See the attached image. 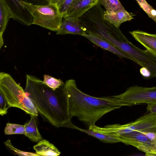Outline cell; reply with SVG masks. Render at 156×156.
Instances as JSON below:
<instances>
[{
    "label": "cell",
    "mask_w": 156,
    "mask_h": 156,
    "mask_svg": "<svg viewBox=\"0 0 156 156\" xmlns=\"http://www.w3.org/2000/svg\"><path fill=\"white\" fill-rule=\"evenodd\" d=\"M30 116L29 121L24 124L25 131L24 135L32 141L39 142L43 139L38 128L37 116L33 115Z\"/></svg>",
    "instance_id": "cell-14"
},
{
    "label": "cell",
    "mask_w": 156,
    "mask_h": 156,
    "mask_svg": "<svg viewBox=\"0 0 156 156\" xmlns=\"http://www.w3.org/2000/svg\"><path fill=\"white\" fill-rule=\"evenodd\" d=\"M145 155L146 156H156V151L152 153H146Z\"/></svg>",
    "instance_id": "cell-28"
},
{
    "label": "cell",
    "mask_w": 156,
    "mask_h": 156,
    "mask_svg": "<svg viewBox=\"0 0 156 156\" xmlns=\"http://www.w3.org/2000/svg\"><path fill=\"white\" fill-rule=\"evenodd\" d=\"M136 0L148 16L156 23V10L149 4L146 0Z\"/></svg>",
    "instance_id": "cell-21"
},
{
    "label": "cell",
    "mask_w": 156,
    "mask_h": 156,
    "mask_svg": "<svg viewBox=\"0 0 156 156\" xmlns=\"http://www.w3.org/2000/svg\"><path fill=\"white\" fill-rule=\"evenodd\" d=\"M135 14L126 11L125 9L115 12L109 13L105 12L104 18L117 28L126 21H129L134 18Z\"/></svg>",
    "instance_id": "cell-13"
},
{
    "label": "cell",
    "mask_w": 156,
    "mask_h": 156,
    "mask_svg": "<svg viewBox=\"0 0 156 156\" xmlns=\"http://www.w3.org/2000/svg\"><path fill=\"white\" fill-rule=\"evenodd\" d=\"M4 132L5 134L7 135L12 134L24 135L25 133L24 125L9 123H7Z\"/></svg>",
    "instance_id": "cell-19"
},
{
    "label": "cell",
    "mask_w": 156,
    "mask_h": 156,
    "mask_svg": "<svg viewBox=\"0 0 156 156\" xmlns=\"http://www.w3.org/2000/svg\"><path fill=\"white\" fill-rule=\"evenodd\" d=\"M129 33L138 42L156 57V34H152L140 30Z\"/></svg>",
    "instance_id": "cell-11"
},
{
    "label": "cell",
    "mask_w": 156,
    "mask_h": 156,
    "mask_svg": "<svg viewBox=\"0 0 156 156\" xmlns=\"http://www.w3.org/2000/svg\"><path fill=\"white\" fill-rule=\"evenodd\" d=\"M75 0H59L57 3L63 18L66 16L67 12L69 7Z\"/></svg>",
    "instance_id": "cell-23"
},
{
    "label": "cell",
    "mask_w": 156,
    "mask_h": 156,
    "mask_svg": "<svg viewBox=\"0 0 156 156\" xmlns=\"http://www.w3.org/2000/svg\"><path fill=\"white\" fill-rule=\"evenodd\" d=\"M11 16L9 11L2 0H0V48L4 44L2 35Z\"/></svg>",
    "instance_id": "cell-17"
},
{
    "label": "cell",
    "mask_w": 156,
    "mask_h": 156,
    "mask_svg": "<svg viewBox=\"0 0 156 156\" xmlns=\"http://www.w3.org/2000/svg\"><path fill=\"white\" fill-rule=\"evenodd\" d=\"M43 83L54 90H55L64 84L63 81L61 79H56L45 74L43 76Z\"/></svg>",
    "instance_id": "cell-20"
},
{
    "label": "cell",
    "mask_w": 156,
    "mask_h": 156,
    "mask_svg": "<svg viewBox=\"0 0 156 156\" xmlns=\"http://www.w3.org/2000/svg\"><path fill=\"white\" fill-rule=\"evenodd\" d=\"M7 148L12 151L17 155L19 156H37L39 155L36 153H34L31 152H25L16 149L12 145L11 140H8L6 141L4 143Z\"/></svg>",
    "instance_id": "cell-22"
},
{
    "label": "cell",
    "mask_w": 156,
    "mask_h": 156,
    "mask_svg": "<svg viewBox=\"0 0 156 156\" xmlns=\"http://www.w3.org/2000/svg\"><path fill=\"white\" fill-rule=\"evenodd\" d=\"M32 15V24L39 26L51 31L57 32L62 23L63 15L57 3H49L45 5H37L20 2Z\"/></svg>",
    "instance_id": "cell-4"
},
{
    "label": "cell",
    "mask_w": 156,
    "mask_h": 156,
    "mask_svg": "<svg viewBox=\"0 0 156 156\" xmlns=\"http://www.w3.org/2000/svg\"><path fill=\"white\" fill-rule=\"evenodd\" d=\"M36 153L39 156L59 155L61 152L53 144L48 141L42 139L33 147Z\"/></svg>",
    "instance_id": "cell-15"
},
{
    "label": "cell",
    "mask_w": 156,
    "mask_h": 156,
    "mask_svg": "<svg viewBox=\"0 0 156 156\" xmlns=\"http://www.w3.org/2000/svg\"><path fill=\"white\" fill-rule=\"evenodd\" d=\"M112 136L119 140L120 142L135 147L145 154L156 151V148L152 145L150 140L144 133L138 130Z\"/></svg>",
    "instance_id": "cell-7"
},
{
    "label": "cell",
    "mask_w": 156,
    "mask_h": 156,
    "mask_svg": "<svg viewBox=\"0 0 156 156\" xmlns=\"http://www.w3.org/2000/svg\"><path fill=\"white\" fill-rule=\"evenodd\" d=\"M138 131L144 133L150 140L152 145L156 148V133L151 131L150 128Z\"/></svg>",
    "instance_id": "cell-25"
},
{
    "label": "cell",
    "mask_w": 156,
    "mask_h": 156,
    "mask_svg": "<svg viewBox=\"0 0 156 156\" xmlns=\"http://www.w3.org/2000/svg\"><path fill=\"white\" fill-rule=\"evenodd\" d=\"M94 44L101 48L108 51L122 58H126L132 60L128 55L115 48L109 42L101 37L91 34L85 33L82 35Z\"/></svg>",
    "instance_id": "cell-12"
},
{
    "label": "cell",
    "mask_w": 156,
    "mask_h": 156,
    "mask_svg": "<svg viewBox=\"0 0 156 156\" xmlns=\"http://www.w3.org/2000/svg\"><path fill=\"white\" fill-rule=\"evenodd\" d=\"M147 105L146 109L147 111L156 115V101Z\"/></svg>",
    "instance_id": "cell-26"
},
{
    "label": "cell",
    "mask_w": 156,
    "mask_h": 156,
    "mask_svg": "<svg viewBox=\"0 0 156 156\" xmlns=\"http://www.w3.org/2000/svg\"><path fill=\"white\" fill-rule=\"evenodd\" d=\"M26 77L24 91L44 120L57 128L71 121L68 94L64 85L54 90L35 76L26 74Z\"/></svg>",
    "instance_id": "cell-1"
},
{
    "label": "cell",
    "mask_w": 156,
    "mask_h": 156,
    "mask_svg": "<svg viewBox=\"0 0 156 156\" xmlns=\"http://www.w3.org/2000/svg\"></svg>",
    "instance_id": "cell-30"
},
{
    "label": "cell",
    "mask_w": 156,
    "mask_h": 156,
    "mask_svg": "<svg viewBox=\"0 0 156 156\" xmlns=\"http://www.w3.org/2000/svg\"><path fill=\"white\" fill-rule=\"evenodd\" d=\"M65 127L76 129L85 133L104 143H114L120 142L119 140L113 137L112 136L101 133L89 129L86 130L79 128L73 124L71 121L66 125Z\"/></svg>",
    "instance_id": "cell-16"
},
{
    "label": "cell",
    "mask_w": 156,
    "mask_h": 156,
    "mask_svg": "<svg viewBox=\"0 0 156 156\" xmlns=\"http://www.w3.org/2000/svg\"><path fill=\"white\" fill-rule=\"evenodd\" d=\"M124 106L147 104L156 101V87H146L133 86L120 94L112 96Z\"/></svg>",
    "instance_id": "cell-5"
},
{
    "label": "cell",
    "mask_w": 156,
    "mask_h": 156,
    "mask_svg": "<svg viewBox=\"0 0 156 156\" xmlns=\"http://www.w3.org/2000/svg\"><path fill=\"white\" fill-rule=\"evenodd\" d=\"M140 72L144 77L148 79L151 78V73L147 68L145 67H142L140 69Z\"/></svg>",
    "instance_id": "cell-27"
},
{
    "label": "cell",
    "mask_w": 156,
    "mask_h": 156,
    "mask_svg": "<svg viewBox=\"0 0 156 156\" xmlns=\"http://www.w3.org/2000/svg\"><path fill=\"white\" fill-rule=\"evenodd\" d=\"M64 86L68 94L71 118L76 117L88 128L106 114L124 106L112 96L99 98L84 93L77 88L74 80H67Z\"/></svg>",
    "instance_id": "cell-2"
},
{
    "label": "cell",
    "mask_w": 156,
    "mask_h": 156,
    "mask_svg": "<svg viewBox=\"0 0 156 156\" xmlns=\"http://www.w3.org/2000/svg\"><path fill=\"white\" fill-rule=\"evenodd\" d=\"M156 127V115L149 112L144 115L135 121L128 123L120 125L118 130L120 134L136 130Z\"/></svg>",
    "instance_id": "cell-8"
},
{
    "label": "cell",
    "mask_w": 156,
    "mask_h": 156,
    "mask_svg": "<svg viewBox=\"0 0 156 156\" xmlns=\"http://www.w3.org/2000/svg\"><path fill=\"white\" fill-rule=\"evenodd\" d=\"M100 4L107 13H112L125 9L119 0H101Z\"/></svg>",
    "instance_id": "cell-18"
},
{
    "label": "cell",
    "mask_w": 156,
    "mask_h": 156,
    "mask_svg": "<svg viewBox=\"0 0 156 156\" xmlns=\"http://www.w3.org/2000/svg\"><path fill=\"white\" fill-rule=\"evenodd\" d=\"M85 32L81 25L79 18L67 16L63 18L62 23L56 32L57 35L66 34L82 35Z\"/></svg>",
    "instance_id": "cell-9"
},
{
    "label": "cell",
    "mask_w": 156,
    "mask_h": 156,
    "mask_svg": "<svg viewBox=\"0 0 156 156\" xmlns=\"http://www.w3.org/2000/svg\"><path fill=\"white\" fill-rule=\"evenodd\" d=\"M0 95V115L3 116L7 114L9 107L6 99L1 91Z\"/></svg>",
    "instance_id": "cell-24"
},
{
    "label": "cell",
    "mask_w": 156,
    "mask_h": 156,
    "mask_svg": "<svg viewBox=\"0 0 156 156\" xmlns=\"http://www.w3.org/2000/svg\"><path fill=\"white\" fill-rule=\"evenodd\" d=\"M101 0H75L69 7L66 16L79 18L86 12L100 3Z\"/></svg>",
    "instance_id": "cell-10"
},
{
    "label": "cell",
    "mask_w": 156,
    "mask_h": 156,
    "mask_svg": "<svg viewBox=\"0 0 156 156\" xmlns=\"http://www.w3.org/2000/svg\"><path fill=\"white\" fill-rule=\"evenodd\" d=\"M0 91L9 108H18L30 115L38 116L36 107L23 88L9 74L4 72L0 73Z\"/></svg>",
    "instance_id": "cell-3"
},
{
    "label": "cell",
    "mask_w": 156,
    "mask_h": 156,
    "mask_svg": "<svg viewBox=\"0 0 156 156\" xmlns=\"http://www.w3.org/2000/svg\"><path fill=\"white\" fill-rule=\"evenodd\" d=\"M8 9L11 18L27 26L32 24L33 17L30 12L20 4L21 2L34 5H45L47 0H2Z\"/></svg>",
    "instance_id": "cell-6"
},
{
    "label": "cell",
    "mask_w": 156,
    "mask_h": 156,
    "mask_svg": "<svg viewBox=\"0 0 156 156\" xmlns=\"http://www.w3.org/2000/svg\"><path fill=\"white\" fill-rule=\"evenodd\" d=\"M59 0H47L49 3H57Z\"/></svg>",
    "instance_id": "cell-29"
}]
</instances>
